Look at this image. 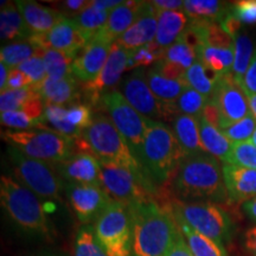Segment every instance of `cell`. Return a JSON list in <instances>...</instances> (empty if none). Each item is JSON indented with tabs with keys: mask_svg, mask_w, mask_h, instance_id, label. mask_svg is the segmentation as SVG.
Segmentation results:
<instances>
[{
	"mask_svg": "<svg viewBox=\"0 0 256 256\" xmlns=\"http://www.w3.org/2000/svg\"><path fill=\"white\" fill-rule=\"evenodd\" d=\"M112 46L113 43L98 36L88 42L81 54L74 60V76L82 83H88L95 80L107 62Z\"/></svg>",
	"mask_w": 256,
	"mask_h": 256,
	"instance_id": "cell-18",
	"label": "cell"
},
{
	"mask_svg": "<svg viewBox=\"0 0 256 256\" xmlns=\"http://www.w3.org/2000/svg\"><path fill=\"white\" fill-rule=\"evenodd\" d=\"M16 4H17L18 10L23 16L25 24L34 36L48 34L60 20L66 18L60 14L58 10L40 5L36 2L19 0V2H16Z\"/></svg>",
	"mask_w": 256,
	"mask_h": 256,
	"instance_id": "cell-20",
	"label": "cell"
},
{
	"mask_svg": "<svg viewBox=\"0 0 256 256\" xmlns=\"http://www.w3.org/2000/svg\"><path fill=\"white\" fill-rule=\"evenodd\" d=\"M158 26V11L151 2H144L136 22L114 43L124 49L133 51L151 44L156 40Z\"/></svg>",
	"mask_w": 256,
	"mask_h": 256,
	"instance_id": "cell-17",
	"label": "cell"
},
{
	"mask_svg": "<svg viewBox=\"0 0 256 256\" xmlns=\"http://www.w3.org/2000/svg\"><path fill=\"white\" fill-rule=\"evenodd\" d=\"M224 164L256 170V146L252 142L232 144Z\"/></svg>",
	"mask_w": 256,
	"mask_h": 256,
	"instance_id": "cell-41",
	"label": "cell"
},
{
	"mask_svg": "<svg viewBox=\"0 0 256 256\" xmlns=\"http://www.w3.org/2000/svg\"><path fill=\"white\" fill-rule=\"evenodd\" d=\"M75 142L78 152L92 153L100 162H114L132 170L140 177L153 184L147 178L127 142L107 115L96 114L90 126L81 134V136L75 139Z\"/></svg>",
	"mask_w": 256,
	"mask_h": 256,
	"instance_id": "cell-4",
	"label": "cell"
},
{
	"mask_svg": "<svg viewBox=\"0 0 256 256\" xmlns=\"http://www.w3.org/2000/svg\"><path fill=\"white\" fill-rule=\"evenodd\" d=\"M89 5H90V2H87V0H66V2H58V11L64 17H72V19H74L84 11Z\"/></svg>",
	"mask_w": 256,
	"mask_h": 256,
	"instance_id": "cell-50",
	"label": "cell"
},
{
	"mask_svg": "<svg viewBox=\"0 0 256 256\" xmlns=\"http://www.w3.org/2000/svg\"><path fill=\"white\" fill-rule=\"evenodd\" d=\"M2 124L11 130H28L40 127V122L31 119L23 110H12L2 113Z\"/></svg>",
	"mask_w": 256,
	"mask_h": 256,
	"instance_id": "cell-45",
	"label": "cell"
},
{
	"mask_svg": "<svg viewBox=\"0 0 256 256\" xmlns=\"http://www.w3.org/2000/svg\"><path fill=\"white\" fill-rule=\"evenodd\" d=\"M43 60L48 78L55 80L75 78L72 72L74 60L66 54L54 49H46L43 50Z\"/></svg>",
	"mask_w": 256,
	"mask_h": 256,
	"instance_id": "cell-37",
	"label": "cell"
},
{
	"mask_svg": "<svg viewBox=\"0 0 256 256\" xmlns=\"http://www.w3.org/2000/svg\"><path fill=\"white\" fill-rule=\"evenodd\" d=\"M147 82L153 94L162 104H172L188 87L186 83L180 80L166 78L154 68L147 72Z\"/></svg>",
	"mask_w": 256,
	"mask_h": 256,
	"instance_id": "cell-29",
	"label": "cell"
},
{
	"mask_svg": "<svg viewBox=\"0 0 256 256\" xmlns=\"http://www.w3.org/2000/svg\"><path fill=\"white\" fill-rule=\"evenodd\" d=\"M183 159V150L171 128L162 121L146 119L139 162L147 178L154 185L165 183Z\"/></svg>",
	"mask_w": 256,
	"mask_h": 256,
	"instance_id": "cell-5",
	"label": "cell"
},
{
	"mask_svg": "<svg viewBox=\"0 0 256 256\" xmlns=\"http://www.w3.org/2000/svg\"><path fill=\"white\" fill-rule=\"evenodd\" d=\"M164 56V50L160 49L156 46V42L151 44L139 48V49L133 50L130 54V60L128 63V69H138L145 68V66H151L153 63L159 62Z\"/></svg>",
	"mask_w": 256,
	"mask_h": 256,
	"instance_id": "cell-44",
	"label": "cell"
},
{
	"mask_svg": "<svg viewBox=\"0 0 256 256\" xmlns=\"http://www.w3.org/2000/svg\"><path fill=\"white\" fill-rule=\"evenodd\" d=\"M153 68L166 78L180 80V81H183L185 72H186V69L179 66V64L166 62L164 60H160L159 62H156Z\"/></svg>",
	"mask_w": 256,
	"mask_h": 256,
	"instance_id": "cell-49",
	"label": "cell"
},
{
	"mask_svg": "<svg viewBox=\"0 0 256 256\" xmlns=\"http://www.w3.org/2000/svg\"><path fill=\"white\" fill-rule=\"evenodd\" d=\"M74 256H108L96 238L94 228L90 224L82 226L78 230Z\"/></svg>",
	"mask_w": 256,
	"mask_h": 256,
	"instance_id": "cell-39",
	"label": "cell"
},
{
	"mask_svg": "<svg viewBox=\"0 0 256 256\" xmlns=\"http://www.w3.org/2000/svg\"><path fill=\"white\" fill-rule=\"evenodd\" d=\"M120 92L128 104L146 119L159 121L166 118L164 104L152 92L144 68L134 69L128 74L121 82Z\"/></svg>",
	"mask_w": 256,
	"mask_h": 256,
	"instance_id": "cell-14",
	"label": "cell"
},
{
	"mask_svg": "<svg viewBox=\"0 0 256 256\" xmlns=\"http://www.w3.org/2000/svg\"><path fill=\"white\" fill-rule=\"evenodd\" d=\"M34 36L25 24L17 4L8 2L0 11V38L2 42L28 40Z\"/></svg>",
	"mask_w": 256,
	"mask_h": 256,
	"instance_id": "cell-26",
	"label": "cell"
},
{
	"mask_svg": "<svg viewBox=\"0 0 256 256\" xmlns=\"http://www.w3.org/2000/svg\"><path fill=\"white\" fill-rule=\"evenodd\" d=\"M172 132L183 150L184 156L204 153L200 142V122L196 118L178 114L172 118Z\"/></svg>",
	"mask_w": 256,
	"mask_h": 256,
	"instance_id": "cell-25",
	"label": "cell"
},
{
	"mask_svg": "<svg viewBox=\"0 0 256 256\" xmlns=\"http://www.w3.org/2000/svg\"><path fill=\"white\" fill-rule=\"evenodd\" d=\"M247 98H248L249 108H250V113L256 120V94L247 95Z\"/></svg>",
	"mask_w": 256,
	"mask_h": 256,
	"instance_id": "cell-59",
	"label": "cell"
},
{
	"mask_svg": "<svg viewBox=\"0 0 256 256\" xmlns=\"http://www.w3.org/2000/svg\"><path fill=\"white\" fill-rule=\"evenodd\" d=\"M101 162L100 182L106 194L128 208L152 200L156 186L132 170L110 162Z\"/></svg>",
	"mask_w": 256,
	"mask_h": 256,
	"instance_id": "cell-10",
	"label": "cell"
},
{
	"mask_svg": "<svg viewBox=\"0 0 256 256\" xmlns=\"http://www.w3.org/2000/svg\"><path fill=\"white\" fill-rule=\"evenodd\" d=\"M234 44V64L232 74L238 83L246 75L255 55L254 43L244 30H241L232 37Z\"/></svg>",
	"mask_w": 256,
	"mask_h": 256,
	"instance_id": "cell-33",
	"label": "cell"
},
{
	"mask_svg": "<svg viewBox=\"0 0 256 256\" xmlns=\"http://www.w3.org/2000/svg\"><path fill=\"white\" fill-rule=\"evenodd\" d=\"M256 130V120L252 114L246 116L244 119L234 122L228 126L220 128V132L224 134L226 139L232 144L235 142H247L252 140V134Z\"/></svg>",
	"mask_w": 256,
	"mask_h": 256,
	"instance_id": "cell-42",
	"label": "cell"
},
{
	"mask_svg": "<svg viewBox=\"0 0 256 256\" xmlns=\"http://www.w3.org/2000/svg\"><path fill=\"white\" fill-rule=\"evenodd\" d=\"M34 92L43 98L46 104L57 106H72L80 98L78 82L76 78L55 80L46 78L38 84L30 86Z\"/></svg>",
	"mask_w": 256,
	"mask_h": 256,
	"instance_id": "cell-22",
	"label": "cell"
},
{
	"mask_svg": "<svg viewBox=\"0 0 256 256\" xmlns=\"http://www.w3.org/2000/svg\"><path fill=\"white\" fill-rule=\"evenodd\" d=\"M66 119L80 132H84L92 122L90 106L87 104H74L66 107Z\"/></svg>",
	"mask_w": 256,
	"mask_h": 256,
	"instance_id": "cell-46",
	"label": "cell"
},
{
	"mask_svg": "<svg viewBox=\"0 0 256 256\" xmlns=\"http://www.w3.org/2000/svg\"><path fill=\"white\" fill-rule=\"evenodd\" d=\"M40 96L36 92L32 89L24 88V89H14V90H4L0 95V110L2 113L4 112H12V110H20L24 107V104L32 98Z\"/></svg>",
	"mask_w": 256,
	"mask_h": 256,
	"instance_id": "cell-43",
	"label": "cell"
},
{
	"mask_svg": "<svg viewBox=\"0 0 256 256\" xmlns=\"http://www.w3.org/2000/svg\"><path fill=\"white\" fill-rule=\"evenodd\" d=\"M178 228L194 256H226V249L206 236L194 230L183 220H176Z\"/></svg>",
	"mask_w": 256,
	"mask_h": 256,
	"instance_id": "cell-30",
	"label": "cell"
},
{
	"mask_svg": "<svg viewBox=\"0 0 256 256\" xmlns=\"http://www.w3.org/2000/svg\"><path fill=\"white\" fill-rule=\"evenodd\" d=\"M220 76L222 75L209 69L200 60H197L186 70L183 81L186 83L188 87L194 89L208 98H211V96L215 92Z\"/></svg>",
	"mask_w": 256,
	"mask_h": 256,
	"instance_id": "cell-28",
	"label": "cell"
},
{
	"mask_svg": "<svg viewBox=\"0 0 256 256\" xmlns=\"http://www.w3.org/2000/svg\"><path fill=\"white\" fill-rule=\"evenodd\" d=\"M32 256H62L60 254H55V252H40V254L32 255Z\"/></svg>",
	"mask_w": 256,
	"mask_h": 256,
	"instance_id": "cell-60",
	"label": "cell"
},
{
	"mask_svg": "<svg viewBox=\"0 0 256 256\" xmlns=\"http://www.w3.org/2000/svg\"><path fill=\"white\" fill-rule=\"evenodd\" d=\"M31 86L30 78L23 72H20L19 69H12L10 72L8 81L6 84L5 90H16V89H24L28 88Z\"/></svg>",
	"mask_w": 256,
	"mask_h": 256,
	"instance_id": "cell-52",
	"label": "cell"
},
{
	"mask_svg": "<svg viewBox=\"0 0 256 256\" xmlns=\"http://www.w3.org/2000/svg\"><path fill=\"white\" fill-rule=\"evenodd\" d=\"M197 58L204 66L220 74L232 72L234 64V46L222 48L212 46H203L197 51Z\"/></svg>",
	"mask_w": 256,
	"mask_h": 256,
	"instance_id": "cell-34",
	"label": "cell"
},
{
	"mask_svg": "<svg viewBox=\"0 0 256 256\" xmlns=\"http://www.w3.org/2000/svg\"><path fill=\"white\" fill-rule=\"evenodd\" d=\"M172 186L176 196L185 202L203 200L224 203L229 198L223 168L208 153L184 156L176 170Z\"/></svg>",
	"mask_w": 256,
	"mask_h": 256,
	"instance_id": "cell-1",
	"label": "cell"
},
{
	"mask_svg": "<svg viewBox=\"0 0 256 256\" xmlns=\"http://www.w3.org/2000/svg\"><path fill=\"white\" fill-rule=\"evenodd\" d=\"M198 122H200V142L204 152L226 162L230 150H232V142L224 136V134L218 128L208 122L203 116L198 119Z\"/></svg>",
	"mask_w": 256,
	"mask_h": 256,
	"instance_id": "cell-27",
	"label": "cell"
},
{
	"mask_svg": "<svg viewBox=\"0 0 256 256\" xmlns=\"http://www.w3.org/2000/svg\"><path fill=\"white\" fill-rule=\"evenodd\" d=\"M10 70L8 66H6L4 63L0 64V75H2V78H0V89L2 92H4L6 89V84H8V76H10Z\"/></svg>",
	"mask_w": 256,
	"mask_h": 256,
	"instance_id": "cell-58",
	"label": "cell"
},
{
	"mask_svg": "<svg viewBox=\"0 0 256 256\" xmlns=\"http://www.w3.org/2000/svg\"><path fill=\"white\" fill-rule=\"evenodd\" d=\"M0 203L8 220L22 234L52 238V229L40 198L8 174L0 178Z\"/></svg>",
	"mask_w": 256,
	"mask_h": 256,
	"instance_id": "cell-3",
	"label": "cell"
},
{
	"mask_svg": "<svg viewBox=\"0 0 256 256\" xmlns=\"http://www.w3.org/2000/svg\"><path fill=\"white\" fill-rule=\"evenodd\" d=\"M190 19L182 11H158L156 44L165 50L174 44L186 30Z\"/></svg>",
	"mask_w": 256,
	"mask_h": 256,
	"instance_id": "cell-24",
	"label": "cell"
},
{
	"mask_svg": "<svg viewBox=\"0 0 256 256\" xmlns=\"http://www.w3.org/2000/svg\"><path fill=\"white\" fill-rule=\"evenodd\" d=\"M142 4L144 2L130 0V2H124L120 6L112 10L107 24L96 36L110 42V43H114L115 40H119L128 28L132 26L138 14H139Z\"/></svg>",
	"mask_w": 256,
	"mask_h": 256,
	"instance_id": "cell-23",
	"label": "cell"
},
{
	"mask_svg": "<svg viewBox=\"0 0 256 256\" xmlns=\"http://www.w3.org/2000/svg\"><path fill=\"white\" fill-rule=\"evenodd\" d=\"M66 196L83 226L95 222L113 200L100 185L66 183Z\"/></svg>",
	"mask_w": 256,
	"mask_h": 256,
	"instance_id": "cell-15",
	"label": "cell"
},
{
	"mask_svg": "<svg viewBox=\"0 0 256 256\" xmlns=\"http://www.w3.org/2000/svg\"><path fill=\"white\" fill-rule=\"evenodd\" d=\"M14 177L19 184L28 188L40 200H60L62 180L50 164L30 158L14 147H8Z\"/></svg>",
	"mask_w": 256,
	"mask_h": 256,
	"instance_id": "cell-9",
	"label": "cell"
},
{
	"mask_svg": "<svg viewBox=\"0 0 256 256\" xmlns=\"http://www.w3.org/2000/svg\"><path fill=\"white\" fill-rule=\"evenodd\" d=\"M151 2L156 11H182L184 5L180 0H154Z\"/></svg>",
	"mask_w": 256,
	"mask_h": 256,
	"instance_id": "cell-54",
	"label": "cell"
},
{
	"mask_svg": "<svg viewBox=\"0 0 256 256\" xmlns=\"http://www.w3.org/2000/svg\"><path fill=\"white\" fill-rule=\"evenodd\" d=\"M40 51L42 49L34 46L30 40H14L2 46L0 57H2V63L12 70L37 55Z\"/></svg>",
	"mask_w": 256,
	"mask_h": 256,
	"instance_id": "cell-36",
	"label": "cell"
},
{
	"mask_svg": "<svg viewBox=\"0 0 256 256\" xmlns=\"http://www.w3.org/2000/svg\"><path fill=\"white\" fill-rule=\"evenodd\" d=\"M170 211L174 220H183L197 232L223 247L232 238V220L228 212L216 204L176 200L170 206Z\"/></svg>",
	"mask_w": 256,
	"mask_h": 256,
	"instance_id": "cell-7",
	"label": "cell"
},
{
	"mask_svg": "<svg viewBox=\"0 0 256 256\" xmlns=\"http://www.w3.org/2000/svg\"><path fill=\"white\" fill-rule=\"evenodd\" d=\"M208 100L209 98L200 94L194 89L186 87L174 104H164L165 115L166 118H168L170 115L174 116V115L183 114L200 119L202 114H203L204 107H206Z\"/></svg>",
	"mask_w": 256,
	"mask_h": 256,
	"instance_id": "cell-32",
	"label": "cell"
},
{
	"mask_svg": "<svg viewBox=\"0 0 256 256\" xmlns=\"http://www.w3.org/2000/svg\"><path fill=\"white\" fill-rule=\"evenodd\" d=\"M43 122L50 124L54 130L72 138V139H78L82 134V132L74 127L66 119V107H63V106L46 104V110H44Z\"/></svg>",
	"mask_w": 256,
	"mask_h": 256,
	"instance_id": "cell-38",
	"label": "cell"
},
{
	"mask_svg": "<svg viewBox=\"0 0 256 256\" xmlns=\"http://www.w3.org/2000/svg\"><path fill=\"white\" fill-rule=\"evenodd\" d=\"M162 60L170 63L179 64L188 70L198 58L196 50L188 46L183 38H179L174 44L164 50V56Z\"/></svg>",
	"mask_w": 256,
	"mask_h": 256,
	"instance_id": "cell-40",
	"label": "cell"
},
{
	"mask_svg": "<svg viewBox=\"0 0 256 256\" xmlns=\"http://www.w3.org/2000/svg\"><path fill=\"white\" fill-rule=\"evenodd\" d=\"M209 100L218 108L220 115V130L252 114L247 95L232 72L220 76L215 92Z\"/></svg>",
	"mask_w": 256,
	"mask_h": 256,
	"instance_id": "cell-13",
	"label": "cell"
},
{
	"mask_svg": "<svg viewBox=\"0 0 256 256\" xmlns=\"http://www.w3.org/2000/svg\"><path fill=\"white\" fill-rule=\"evenodd\" d=\"M243 210H244L246 215L250 218L252 222L256 223V197L252 200L243 203Z\"/></svg>",
	"mask_w": 256,
	"mask_h": 256,
	"instance_id": "cell-57",
	"label": "cell"
},
{
	"mask_svg": "<svg viewBox=\"0 0 256 256\" xmlns=\"http://www.w3.org/2000/svg\"><path fill=\"white\" fill-rule=\"evenodd\" d=\"M232 11L242 25H256V0L232 2Z\"/></svg>",
	"mask_w": 256,
	"mask_h": 256,
	"instance_id": "cell-48",
	"label": "cell"
},
{
	"mask_svg": "<svg viewBox=\"0 0 256 256\" xmlns=\"http://www.w3.org/2000/svg\"><path fill=\"white\" fill-rule=\"evenodd\" d=\"M250 142L254 144V145L256 146V130H255V132H254V134H252V140Z\"/></svg>",
	"mask_w": 256,
	"mask_h": 256,
	"instance_id": "cell-61",
	"label": "cell"
},
{
	"mask_svg": "<svg viewBox=\"0 0 256 256\" xmlns=\"http://www.w3.org/2000/svg\"><path fill=\"white\" fill-rule=\"evenodd\" d=\"M28 40L42 50L60 51L72 60L81 54L88 43L72 18H64L48 34L32 36Z\"/></svg>",
	"mask_w": 256,
	"mask_h": 256,
	"instance_id": "cell-16",
	"label": "cell"
},
{
	"mask_svg": "<svg viewBox=\"0 0 256 256\" xmlns=\"http://www.w3.org/2000/svg\"><path fill=\"white\" fill-rule=\"evenodd\" d=\"M223 176L229 200L246 203L256 197V170L223 164Z\"/></svg>",
	"mask_w": 256,
	"mask_h": 256,
	"instance_id": "cell-21",
	"label": "cell"
},
{
	"mask_svg": "<svg viewBox=\"0 0 256 256\" xmlns=\"http://www.w3.org/2000/svg\"><path fill=\"white\" fill-rule=\"evenodd\" d=\"M2 136L8 146L14 147L25 156L55 166L78 153L75 139L49 128L40 127L28 130H6Z\"/></svg>",
	"mask_w": 256,
	"mask_h": 256,
	"instance_id": "cell-6",
	"label": "cell"
},
{
	"mask_svg": "<svg viewBox=\"0 0 256 256\" xmlns=\"http://www.w3.org/2000/svg\"><path fill=\"white\" fill-rule=\"evenodd\" d=\"M130 209L133 220V256H165L179 232L171 211L153 200Z\"/></svg>",
	"mask_w": 256,
	"mask_h": 256,
	"instance_id": "cell-2",
	"label": "cell"
},
{
	"mask_svg": "<svg viewBox=\"0 0 256 256\" xmlns=\"http://www.w3.org/2000/svg\"><path fill=\"white\" fill-rule=\"evenodd\" d=\"M101 104L139 162L146 133V118L134 110L124 95L115 89L102 96Z\"/></svg>",
	"mask_w": 256,
	"mask_h": 256,
	"instance_id": "cell-11",
	"label": "cell"
},
{
	"mask_svg": "<svg viewBox=\"0 0 256 256\" xmlns=\"http://www.w3.org/2000/svg\"><path fill=\"white\" fill-rule=\"evenodd\" d=\"M240 86L242 87L243 92H246V95L256 94V51L247 72L240 82Z\"/></svg>",
	"mask_w": 256,
	"mask_h": 256,
	"instance_id": "cell-51",
	"label": "cell"
},
{
	"mask_svg": "<svg viewBox=\"0 0 256 256\" xmlns=\"http://www.w3.org/2000/svg\"><path fill=\"white\" fill-rule=\"evenodd\" d=\"M92 228L108 256H133V220L124 204L112 200Z\"/></svg>",
	"mask_w": 256,
	"mask_h": 256,
	"instance_id": "cell-8",
	"label": "cell"
},
{
	"mask_svg": "<svg viewBox=\"0 0 256 256\" xmlns=\"http://www.w3.org/2000/svg\"><path fill=\"white\" fill-rule=\"evenodd\" d=\"M122 2H121V0H92V5L101 10H106V11H112Z\"/></svg>",
	"mask_w": 256,
	"mask_h": 256,
	"instance_id": "cell-56",
	"label": "cell"
},
{
	"mask_svg": "<svg viewBox=\"0 0 256 256\" xmlns=\"http://www.w3.org/2000/svg\"><path fill=\"white\" fill-rule=\"evenodd\" d=\"M110 12V11L96 8L90 2V5L78 16H76L72 20L75 22L78 30L82 32L86 40L90 42L107 24Z\"/></svg>",
	"mask_w": 256,
	"mask_h": 256,
	"instance_id": "cell-35",
	"label": "cell"
},
{
	"mask_svg": "<svg viewBox=\"0 0 256 256\" xmlns=\"http://www.w3.org/2000/svg\"><path fill=\"white\" fill-rule=\"evenodd\" d=\"M230 4L218 0H185L183 11L190 20L218 22L229 10Z\"/></svg>",
	"mask_w": 256,
	"mask_h": 256,
	"instance_id": "cell-31",
	"label": "cell"
},
{
	"mask_svg": "<svg viewBox=\"0 0 256 256\" xmlns=\"http://www.w3.org/2000/svg\"><path fill=\"white\" fill-rule=\"evenodd\" d=\"M130 54L132 51L113 43L107 62L100 74L92 82L82 83V92L87 104H98L106 92L114 90L113 88L119 83L122 74L128 69Z\"/></svg>",
	"mask_w": 256,
	"mask_h": 256,
	"instance_id": "cell-12",
	"label": "cell"
},
{
	"mask_svg": "<svg viewBox=\"0 0 256 256\" xmlns=\"http://www.w3.org/2000/svg\"><path fill=\"white\" fill-rule=\"evenodd\" d=\"M55 170L66 183L100 185L101 162L92 153L78 152L72 158L56 165Z\"/></svg>",
	"mask_w": 256,
	"mask_h": 256,
	"instance_id": "cell-19",
	"label": "cell"
},
{
	"mask_svg": "<svg viewBox=\"0 0 256 256\" xmlns=\"http://www.w3.org/2000/svg\"><path fill=\"white\" fill-rule=\"evenodd\" d=\"M165 256H194L190 249H188L186 242H185L183 235H182L180 230H179L177 238H176L171 249H170L168 252Z\"/></svg>",
	"mask_w": 256,
	"mask_h": 256,
	"instance_id": "cell-53",
	"label": "cell"
},
{
	"mask_svg": "<svg viewBox=\"0 0 256 256\" xmlns=\"http://www.w3.org/2000/svg\"><path fill=\"white\" fill-rule=\"evenodd\" d=\"M244 246L250 256H256V226L249 228L246 232Z\"/></svg>",
	"mask_w": 256,
	"mask_h": 256,
	"instance_id": "cell-55",
	"label": "cell"
},
{
	"mask_svg": "<svg viewBox=\"0 0 256 256\" xmlns=\"http://www.w3.org/2000/svg\"><path fill=\"white\" fill-rule=\"evenodd\" d=\"M17 69L23 72L30 78L31 86L43 82L48 78L46 63L43 60V50L40 51L37 55L31 57L30 60H28L26 62L20 64Z\"/></svg>",
	"mask_w": 256,
	"mask_h": 256,
	"instance_id": "cell-47",
	"label": "cell"
}]
</instances>
